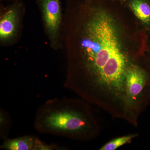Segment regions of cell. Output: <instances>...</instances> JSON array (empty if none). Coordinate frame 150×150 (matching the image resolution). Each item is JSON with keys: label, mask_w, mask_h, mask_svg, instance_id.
I'll return each mask as SVG.
<instances>
[{"label": "cell", "mask_w": 150, "mask_h": 150, "mask_svg": "<svg viewBox=\"0 0 150 150\" xmlns=\"http://www.w3.org/2000/svg\"><path fill=\"white\" fill-rule=\"evenodd\" d=\"M12 2L4 9L0 18V42L3 46L11 44L16 40L24 13L22 1Z\"/></svg>", "instance_id": "5"}, {"label": "cell", "mask_w": 150, "mask_h": 150, "mask_svg": "<svg viewBox=\"0 0 150 150\" xmlns=\"http://www.w3.org/2000/svg\"><path fill=\"white\" fill-rule=\"evenodd\" d=\"M0 113L1 138L4 140L8 138L7 135L10 129V118L8 114L3 110H1Z\"/></svg>", "instance_id": "9"}, {"label": "cell", "mask_w": 150, "mask_h": 150, "mask_svg": "<svg viewBox=\"0 0 150 150\" xmlns=\"http://www.w3.org/2000/svg\"><path fill=\"white\" fill-rule=\"evenodd\" d=\"M139 136L137 134H129L118 137L108 142L102 146L99 150H115L123 145L131 144L132 141Z\"/></svg>", "instance_id": "8"}, {"label": "cell", "mask_w": 150, "mask_h": 150, "mask_svg": "<svg viewBox=\"0 0 150 150\" xmlns=\"http://www.w3.org/2000/svg\"><path fill=\"white\" fill-rule=\"evenodd\" d=\"M114 1H123L124 0H114Z\"/></svg>", "instance_id": "11"}, {"label": "cell", "mask_w": 150, "mask_h": 150, "mask_svg": "<svg viewBox=\"0 0 150 150\" xmlns=\"http://www.w3.org/2000/svg\"><path fill=\"white\" fill-rule=\"evenodd\" d=\"M91 105L81 98L48 100L35 112L34 129L41 134L90 142L99 137L100 132Z\"/></svg>", "instance_id": "2"}, {"label": "cell", "mask_w": 150, "mask_h": 150, "mask_svg": "<svg viewBox=\"0 0 150 150\" xmlns=\"http://www.w3.org/2000/svg\"><path fill=\"white\" fill-rule=\"evenodd\" d=\"M139 61L131 65L126 75L127 103L134 127L150 103V63L144 66Z\"/></svg>", "instance_id": "3"}, {"label": "cell", "mask_w": 150, "mask_h": 150, "mask_svg": "<svg viewBox=\"0 0 150 150\" xmlns=\"http://www.w3.org/2000/svg\"><path fill=\"white\" fill-rule=\"evenodd\" d=\"M127 4L142 24L150 28V0H127Z\"/></svg>", "instance_id": "7"}, {"label": "cell", "mask_w": 150, "mask_h": 150, "mask_svg": "<svg viewBox=\"0 0 150 150\" xmlns=\"http://www.w3.org/2000/svg\"><path fill=\"white\" fill-rule=\"evenodd\" d=\"M1 149L7 150H64L55 144H47L38 137L31 135L4 140Z\"/></svg>", "instance_id": "6"}, {"label": "cell", "mask_w": 150, "mask_h": 150, "mask_svg": "<svg viewBox=\"0 0 150 150\" xmlns=\"http://www.w3.org/2000/svg\"><path fill=\"white\" fill-rule=\"evenodd\" d=\"M19 1V0H1V1H11L12 2L16 1Z\"/></svg>", "instance_id": "10"}, {"label": "cell", "mask_w": 150, "mask_h": 150, "mask_svg": "<svg viewBox=\"0 0 150 150\" xmlns=\"http://www.w3.org/2000/svg\"><path fill=\"white\" fill-rule=\"evenodd\" d=\"M36 2L51 48L56 50L62 49L64 14L61 0H36Z\"/></svg>", "instance_id": "4"}, {"label": "cell", "mask_w": 150, "mask_h": 150, "mask_svg": "<svg viewBox=\"0 0 150 150\" xmlns=\"http://www.w3.org/2000/svg\"><path fill=\"white\" fill-rule=\"evenodd\" d=\"M99 0H67L62 26L64 86L112 118L129 113L126 75L137 56L125 48L117 22Z\"/></svg>", "instance_id": "1"}]
</instances>
